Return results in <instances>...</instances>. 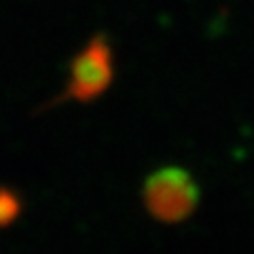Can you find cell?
Masks as SVG:
<instances>
[{
    "label": "cell",
    "instance_id": "1",
    "mask_svg": "<svg viewBox=\"0 0 254 254\" xmlns=\"http://www.w3.org/2000/svg\"><path fill=\"white\" fill-rule=\"evenodd\" d=\"M142 199L146 212L159 222L178 225L193 216L201 199L197 180L185 168H161L144 180Z\"/></svg>",
    "mask_w": 254,
    "mask_h": 254
},
{
    "label": "cell",
    "instance_id": "2",
    "mask_svg": "<svg viewBox=\"0 0 254 254\" xmlns=\"http://www.w3.org/2000/svg\"><path fill=\"white\" fill-rule=\"evenodd\" d=\"M113 78H115L113 49H110L104 36H95L72 60L68 85L58 98V102L74 100L81 102V104H89V102L98 100L100 95L106 93V89L113 85Z\"/></svg>",
    "mask_w": 254,
    "mask_h": 254
},
{
    "label": "cell",
    "instance_id": "3",
    "mask_svg": "<svg viewBox=\"0 0 254 254\" xmlns=\"http://www.w3.org/2000/svg\"><path fill=\"white\" fill-rule=\"evenodd\" d=\"M23 199L11 187H0V229L11 227L21 216Z\"/></svg>",
    "mask_w": 254,
    "mask_h": 254
}]
</instances>
